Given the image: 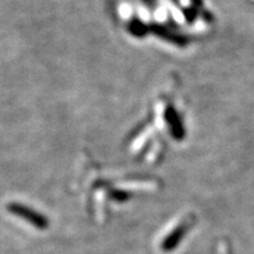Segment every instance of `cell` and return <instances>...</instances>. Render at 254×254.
<instances>
[{"mask_svg":"<svg viewBox=\"0 0 254 254\" xmlns=\"http://www.w3.org/2000/svg\"><path fill=\"white\" fill-rule=\"evenodd\" d=\"M221 246H222V250H224V254H232L230 244H228V243H224Z\"/></svg>","mask_w":254,"mask_h":254,"instance_id":"cell-3","label":"cell"},{"mask_svg":"<svg viewBox=\"0 0 254 254\" xmlns=\"http://www.w3.org/2000/svg\"><path fill=\"white\" fill-rule=\"evenodd\" d=\"M8 211L15 215H19L20 218L25 219L28 222H31L34 227L39 228V230H46L49 227V220L43 215L34 212L33 209L25 207L23 205L19 204H11L8 205Z\"/></svg>","mask_w":254,"mask_h":254,"instance_id":"cell-2","label":"cell"},{"mask_svg":"<svg viewBox=\"0 0 254 254\" xmlns=\"http://www.w3.org/2000/svg\"><path fill=\"white\" fill-rule=\"evenodd\" d=\"M195 222V217L194 215H190L184 219V220L178 224L176 227L173 228L172 232L167 234L166 237L164 238V240L161 241V250L163 252H172L173 250H176L179 244L182 243L184 238H185L186 233L189 232L190 228H192L193 225Z\"/></svg>","mask_w":254,"mask_h":254,"instance_id":"cell-1","label":"cell"}]
</instances>
